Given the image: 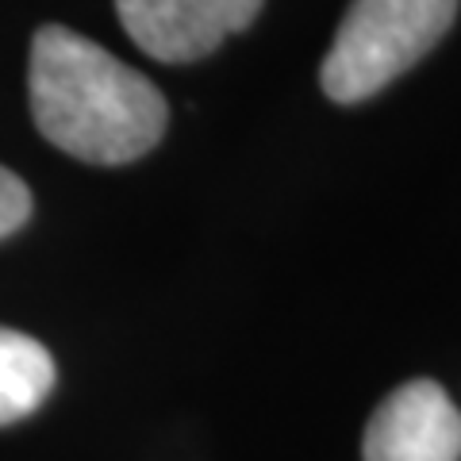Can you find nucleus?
I'll use <instances>...</instances> for the list:
<instances>
[{
	"label": "nucleus",
	"mask_w": 461,
	"mask_h": 461,
	"mask_svg": "<svg viewBox=\"0 0 461 461\" xmlns=\"http://www.w3.org/2000/svg\"><path fill=\"white\" fill-rule=\"evenodd\" d=\"M366 461H461V411L438 381H408L381 400L362 442Z\"/></svg>",
	"instance_id": "20e7f679"
},
{
	"label": "nucleus",
	"mask_w": 461,
	"mask_h": 461,
	"mask_svg": "<svg viewBox=\"0 0 461 461\" xmlns=\"http://www.w3.org/2000/svg\"><path fill=\"white\" fill-rule=\"evenodd\" d=\"M266 0H115L123 32L158 62H196L247 32Z\"/></svg>",
	"instance_id": "7ed1b4c3"
},
{
	"label": "nucleus",
	"mask_w": 461,
	"mask_h": 461,
	"mask_svg": "<svg viewBox=\"0 0 461 461\" xmlns=\"http://www.w3.org/2000/svg\"><path fill=\"white\" fill-rule=\"evenodd\" d=\"M32 220V189L12 169L0 166V239Z\"/></svg>",
	"instance_id": "423d86ee"
},
{
	"label": "nucleus",
	"mask_w": 461,
	"mask_h": 461,
	"mask_svg": "<svg viewBox=\"0 0 461 461\" xmlns=\"http://www.w3.org/2000/svg\"><path fill=\"white\" fill-rule=\"evenodd\" d=\"M457 0H350L320 66L335 104H362L438 47L454 27Z\"/></svg>",
	"instance_id": "f03ea898"
},
{
	"label": "nucleus",
	"mask_w": 461,
	"mask_h": 461,
	"mask_svg": "<svg viewBox=\"0 0 461 461\" xmlns=\"http://www.w3.org/2000/svg\"><path fill=\"white\" fill-rule=\"evenodd\" d=\"M54 388V357L32 335L0 327V427L20 423L47 403Z\"/></svg>",
	"instance_id": "39448f33"
},
{
	"label": "nucleus",
	"mask_w": 461,
	"mask_h": 461,
	"mask_svg": "<svg viewBox=\"0 0 461 461\" xmlns=\"http://www.w3.org/2000/svg\"><path fill=\"white\" fill-rule=\"evenodd\" d=\"M27 89L42 139L89 166L135 162L162 142L169 123L150 77L62 23L35 32Z\"/></svg>",
	"instance_id": "f257e3e1"
}]
</instances>
